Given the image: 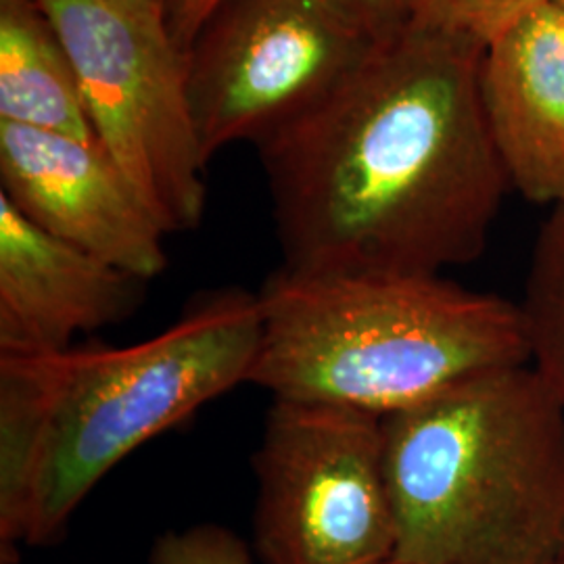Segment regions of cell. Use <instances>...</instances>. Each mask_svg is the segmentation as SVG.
Segmentation results:
<instances>
[{"label": "cell", "instance_id": "cell-1", "mask_svg": "<svg viewBox=\"0 0 564 564\" xmlns=\"http://www.w3.org/2000/svg\"><path fill=\"white\" fill-rule=\"evenodd\" d=\"M484 53L414 25L256 144L282 268L431 276L484 256L512 191L485 118Z\"/></svg>", "mask_w": 564, "mask_h": 564}, {"label": "cell", "instance_id": "cell-19", "mask_svg": "<svg viewBox=\"0 0 564 564\" xmlns=\"http://www.w3.org/2000/svg\"><path fill=\"white\" fill-rule=\"evenodd\" d=\"M556 2H558V4H561V7L564 9V0H556Z\"/></svg>", "mask_w": 564, "mask_h": 564}, {"label": "cell", "instance_id": "cell-16", "mask_svg": "<svg viewBox=\"0 0 564 564\" xmlns=\"http://www.w3.org/2000/svg\"><path fill=\"white\" fill-rule=\"evenodd\" d=\"M223 4V0H174L170 9V34L182 53L195 41L205 21Z\"/></svg>", "mask_w": 564, "mask_h": 564}, {"label": "cell", "instance_id": "cell-8", "mask_svg": "<svg viewBox=\"0 0 564 564\" xmlns=\"http://www.w3.org/2000/svg\"><path fill=\"white\" fill-rule=\"evenodd\" d=\"M0 195L28 220L123 272L153 281L162 224L99 141L0 121Z\"/></svg>", "mask_w": 564, "mask_h": 564}, {"label": "cell", "instance_id": "cell-9", "mask_svg": "<svg viewBox=\"0 0 564 564\" xmlns=\"http://www.w3.org/2000/svg\"><path fill=\"white\" fill-rule=\"evenodd\" d=\"M147 281L61 241L0 195V354H57L128 321Z\"/></svg>", "mask_w": 564, "mask_h": 564}, {"label": "cell", "instance_id": "cell-4", "mask_svg": "<svg viewBox=\"0 0 564 564\" xmlns=\"http://www.w3.org/2000/svg\"><path fill=\"white\" fill-rule=\"evenodd\" d=\"M395 558L564 563V408L531 364L383 419Z\"/></svg>", "mask_w": 564, "mask_h": 564}, {"label": "cell", "instance_id": "cell-7", "mask_svg": "<svg viewBox=\"0 0 564 564\" xmlns=\"http://www.w3.org/2000/svg\"><path fill=\"white\" fill-rule=\"evenodd\" d=\"M372 46L326 0H223L184 51L205 160L297 120Z\"/></svg>", "mask_w": 564, "mask_h": 564}, {"label": "cell", "instance_id": "cell-11", "mask_svg": "<svg viewBox=\"0 0 564 564\" xmlns=\"http://www.w3.org/2000/svg\"><path fill=\"white\" fill-rule=\"evenodd\" d=\"M0 121L97 141L76 69L42 0H0Z\"/></svg>", "mask_w": 564, "mask_h": 564}, {"label": "cell", "instance_id": "cell-17", "mask_svg": "<svg viewBox=\"0 0 564 564\" xmlns=\"http://www.w3.org/2000/svg\"><path fill=\"white\" fill-rule=\"evenodd\" d=\"M107 2H111L113 7H118L126 13L142 18V20L167 23L174 0H107Z\"/></svg>", "mask_w": 564, "mask_h": 564}, {"label": "cell", "instance_id": "cell-2", "mask_svg": "<svg viewBox=\"0 0 564 564\" xmlns=\"http://www.w3.org/2000/svg\"><path fill=\"white\" fill-rule=\"evenodd\" d=\"M258 293L209 291L151 339L0 354V554L57 540L84 498L134 449L249 383Z\"/></svg>", "mask_w": 564, "mask_h": 564}, {"label": "cell", "instance_id": "cell-5", "mask_svg": "<svg viewBox=\"0 0 564 564\" xmlns=\"http://www.w3.org/2000/svg\"><path fill=\"white\" fill-rule=\"evenodd\" d=\"M59 32L95 139L167 235L203 220L207 160L193 120L186 59L167 23L107 0H42Z\"/></svg>", "mask_w": 564, "mask_h": 564}, {"label": "cell", "instance_id": "cell-12", "mask_svg": "<svg viewBox=\"0 0 564 564\" xmlns=\"http://www.w3.org/2000/svg\"><path fill=\"white\" fill-rule=\"evenodd\" d=\"M519 307L529 364L564 408V205L538 232Z\"/></svg>", "mask_w": 564, "mask_h": 564}, {"label": "cell", "instance_id": "cell-18", "mask_svg": "<svg viewBox=\"0 0 564 564\" xmlns=\"http://www.w3.org/2000/svg\"><path fill=\"white\" fill-rule=\"evenodd\" d=\"M377 564H410V563H403V561H400V558H395V556H391V558H387V561H383V563H377Z\"/></svg>", "mask_w": 564, "mask_h": 564}, {"label": "cell", "instance_id": "cell-3", "mask_svg": "<svg viewBox=\"0 0 564 564\" xmlns=\"http://www.w3.org/2000/svg\"><path fill=\"white\" fill-rule=\"evenodd\" d=\"M249 383L272 400L387 419L485 372L529 364L519 302L444 274L274 270Z\"/></svg>", "mask_w": 564, "mask_h": 564}, {"label": "cell", "instance_id": "cell-6", "mask_svg": "<svg viewBox=\"0 0 564 564\" xmlns=\"http://www.w3.org/2000/svg\"><path fill=\"white\" fill-rule=\"evenodd\" d=\"M253 473L263 564H377L395 554L383 419L272 400Z\"/></svg>", "mask_w": 564, "mask_h": 564}, {"label": "cell", "instance_id": "cell-20", "mask_svg": "<svg viewBox=\"0 0 564 564\" xmlns=\"http://www.w3.org/2000/svg\"><path fill=\"white\" fill-rule=\"evenodd\" d=\"M564 564V563H563Z\"/></svg>", "mask_w": 564, "mask_h": 564}, {"label": "cell", "instance_id": "cell-14", "mask_svg": "<svg viewBox=\"0 0 564 564\" xmlns=\"http://www.w3.org/2000/svg\"><path fill=\"white\" fill-rule=\"evenodd\" d=\"M151 564H253V558L237 533L223 524L202 523L160 535Z\"/></svg>", "mask_w": 564, "mask_h": 564}, {"label": "cell", "instance_id": "cell-15", "mask_svg": "<svg viewBox=\"0 0 564 564\" xmlns=\"http://www.w3.org/2000/svg\"><path fill=\"white\" fill-rule=\"evenodd\" d=\"M326 4L372 44L421 25L426 0H326Z\"/></svg>", "mask_w": 564, "mask_h": 564}, {"label": "cell", "instance_id": "cell-10", "mask_svg": "<svg viewBox=\"0 0 564 564\" xmlns=\"http://www.w3.org/2000/svg\"><path fill=\"white\" fill-rule=\"evenodd\" d=\"M485 118L512 191L564 205V9L531 11L485 46Z\"/></svg>", "mask_w": 564, "mask_h": 564}, {"label": "cell", "instance_id": "cell-13", "mask_svg": "<svg viewBox=\"0 0 564 564\" xmlns=\"http://www.w3.org/2000/svg\"><path fill=\"white\" fill-rule=\"evenodd\" d=\"M552 0H426L421 25L440 28L481 46Z\"/></svg>", "mask_w": 564, "mask_h": 564}]
</instances>
